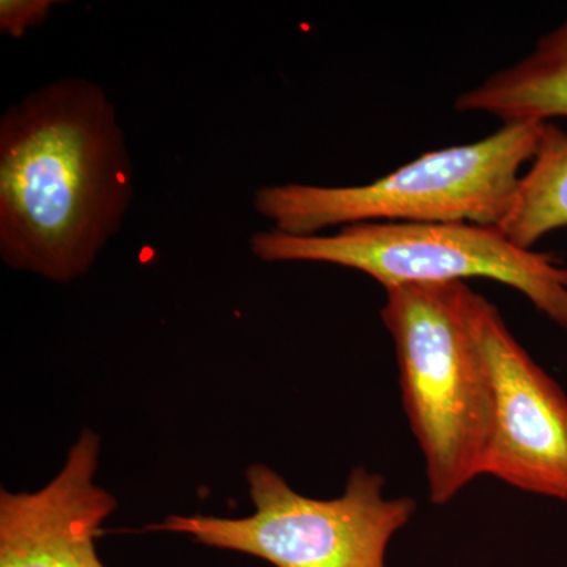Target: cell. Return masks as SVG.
I'll list each match as a JSON object with an SVG mask.
<instances>
[{
	"instance_id": "8",
	"label": "cell",
	"mask_w": 567,
	"mask_h": 567,
	"mask_svg": "<svg viewBox=\"0 0 567 567\" xmlns=\"http://www.w3.org/2000/svg\"><path fill=\"white\" fill-rule=\"evenodd\" d=\"M456 110L487 112L505 123L567 118V18L524 61L458 95Z\"/></svg>"
},
{
	"instance_id": "9",
	"label": "cell",
	"mask_w": 567,
	"mask_h": 567,
	"mask_svg": "<svg viewBox=\"0 0 567 567\" xmlns=\"http://www.w3.org/2000/svg\"><path fill=\"white\" fill-rule=\"evenodd\" d=\"M498 227L525 249L567 227V133L554 123L544 126L539 151L522 175L511 210Z\"/></svg>"
},
{
	"instance_id": "10",
	"label": "cell",
	"mask_w": 567,
	"mask_h": 567,
	"mask_svg": "<svg viewBox=\"0 0 567 567\" xmlns=\"http://www.w3.org/2000/svg\"><path fill=\"white\" fill-rule=\"evenodd\" d=\"M58 6L55 0H2L0 2V32L20 40L31 29L39 28Z\"/></svg>"
},
{
	"instance_id": "1",
	"label": "cell",
	"mask_w": 567,
	"mask_h": 567,
	"mask_svg": "<svg viewBox=\"0 0 567 567\" xmlns=\"http://www.w3.org/2000/svg\"><path fill=\"white\" fill-rule=\"evenodd\" d=\"M134 199V169L102 85L52 81L0 118V257L70 284L95 265Z\"/></svg>"
},
{
	"instance_id": "3",
	"label": "cell",
	"mask_w": 567,
	"mask_h": 567,
	"mask_svg": "<svg viewBox=\"0 0 567 567\" xmlns=\"http://www.w3.org/2000/svg\"><path fill=\"white\" fill-rule=\"evenodd\" d=\"M546 123H503L484 140L424 153L364 185L262 186L254 194V210L275 230L298 237L368 223L499 226Z\"/></svg>"
},
{
	"instance_id": "7",
	"label": "cell",
	"mask_w": 567,
	"mask_h": 567,
	"mask_svg": "<svg viewBox=\"0 0 567 567\" xmlns=\"http://www.w3.org/2000/svg\"><path fill=\"white\" fill-rule=\"evenodd\" d=\"M100 453V435L82 429L50 484L0 491V567H106L95 539L118 502L95 484Z\"/></svg>"
},
{
	"instance_id": "2",
	"label": "cell",
	"mask_w": 567,
	"mask_h": 567,
	"mask_svg": "<svg viewBox=\"0 0 567 567\" xmlns=\"http://www.w3.org/2000/svg\"><path fill=\"white\" fill-rule=\"evenodd\" d=\"M475 298L462 281L406 284L385 289L380 311L436 506L483 476L494 434V386L473 324Z\"/></svg>"
},
{
	"instance_id": "5",
	"label": "cell",
	"mask_w": 567,
	"mask_h": 567,
	"mask_svg": "<svg viewBox=\"0 0 567 567\" xmlns=\"http://www.w3.org/2000/svg\"><path fill=\"white\" fill-rule=\"evenodd\" d=\"M254 513L241 518L167 516L147 532L178 533L196 543L264 559L275 567H388L391 540L417 511L412 496H386L385 477L357 466L344 494H298L274 468L246 472Z\"/></svg>"
},
{
	"instance_id": "4",
	"label": "cell",
	"mask_w": 567,
	"mask_h": 567,
	"mask_svg": "<svg viewBox=\"0 0 567 567\" xmlns=\"http://www.w3.org/2000/svg\"><path fill=\"white\" fill-rule=\"evenodd\" d=\"M249 249L267 264L312 262L352 268L383 289L406 284L492 279L513 287L537 311L567 330V267L550 254L514 244L498 226L368 223L338 234L260 230Z\"/></svg>"
},
{
	"instance_id": "6",
	"label": "cell",
	"mask_w": 567,
	"mask_h": 567,
	"mask_svg": "<svg viewBox=\"0 0 567 567\" xmlns=\"http://www.w3.org/2000/svg\"><path fill=\"white\" fill-rule=\"evenodd\" d=\"M473 324L494 386V434L483 476L567 502V395L533 360L502 312L476 293Z\"/></svg>"
}]
</instances>
